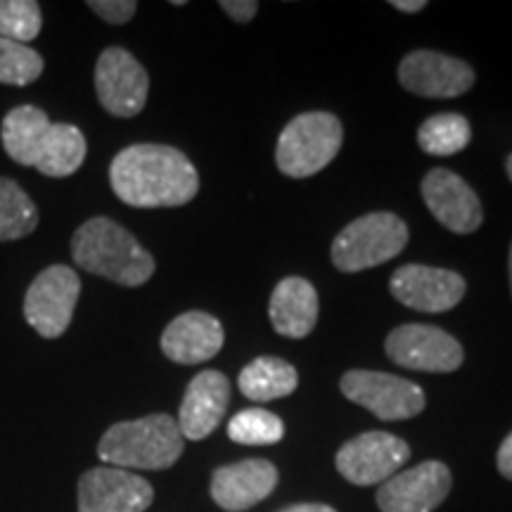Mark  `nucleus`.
<instances>
[{
  "instance_id": "nucleus-16",
  "label": "nucleus",
  "mask_w": 512,
  "mask_h": 512,
  "mask_svg": "<svg viewBox=\"0 0 512 512\" xmlns=\"http://www.w3.org/2000/svg\"><path fill=\"white\" fill-rule=\"evenodd\" d=\"M278 486V470L264 458L223 465L211 475L209 494L219 508L242 512L268 498Z\"/></svg>"
},
{
  "instance_id": "nucleus-5",
  "label": "nucleus",
  "mask_w": 512,
  "mask_h": 512,
  "mask_svg": "<svg viewBox=\"0 0 512 512\" xmlns=\"http://www.w3.org/2000/svg\"><path fill=\"white\" fill-rule=\"evenodd\" d=\"M408 245V226L396 214L375 211L351 221L332 242V264L342 273H358L392 261Z\"/></svg>"
},
{
  "instance_id": "nucleus-22",
  "label": "nucleus",
  "mask_w": 512,
  "mask_h": 512,
  "mask_svg": "<svg viewBox=\"0 0 512 512\" xmlns=\"http://www.w3.org/2000/svg\"><path fill=\"white\" fill-rule=\"evenodd\" d=\"M86 150V138H83L79 128L72 124H53L46 143L41 147L36 169L43 176L67 178L81 169Z\"/></svg>"
},
{
  "instance_id": "nucleus-15",
  "label": "nucleus",
  "mask_w": 512,
  "mask_h": 512,
  "mask_svg": "<svg viewBox=\"0 0 512 512\" xmlns=\"http://www.w3.org/2000/svg\"><path fill=\"white\" fill-rule=\"evenodd\" d=\"M422 200L432 211L434 219L451 233L470 235L479 230L484 221L482 202L477 192L463 178L448 169H432L422 178Z\"/></svg>"
},
{
  "instance_id": "nucleus-28",
  "label": "nucleus",
  "mask_w": 512,
  "mask_h": 512,
  "mask_svg": "<svg viewBox=\"0 0 512 512\" xmlns=\"http://www.w3.org/2000/svg\"><path fill=\"white\" fill-rule=\"evenodd\" d=\"M88 8H91L98 17L105 19V22L126 24L128 19L136 15L138 3H133V0H91Z\"/></svg>"
},
{
  "instance_id": "nucleus-26",
  "label": "nucleus",
  "mask_w": 512,
  "mask_h": 512,
  "mask_svg": "<svg viewBox=\"0 0 512 512\" xmlns=\"http://www.w3.org/2000/svg\"><path fill=\"white\" fill-rule=\"evenodd\" d=\"M43 74V57L24 43L0 38V83L29 86Z\"/></svg>"
},
{
  "instance_id": "nucleus-20",
  "label": "nucleus",
  "mask_w": 512,
  "mask_h": 512,
  "mask_svg": "<svg viewBox=\"0 0 512 512\" xmlns=\"http://www.w3.org/2000/svg\"><path fill=\"white\" fill-rule=\"evenodd\" d=\"M53 121L48 114L34 105L15 107L3 119V147L12 162L19 166H36L41 147L46 143Z\"/></svg>"
},
{
  "instance_id": "nucleus-13",
  "label": "nucleus",
  "mask_w": 512,
  "mask_h": 512,
  "mask_svg": "<svg viewBox=\"0 0 512 512\" xmlns=\"http://www.w3.org/2000/svg\"><path fill=\"white\" fill-rule=\"evenodd\" d=\"M152 501V484L119 467H93L79 479V512H145Z\"/></svg>"
},
{
  "instance_id": "nucleus-34",
  "label": "nucleus",
  "mask_w": 512,
  "mask_h": 512,
  "mask_svg": "<svg viewBox=\"0 0 512 512\" xmlns=\"http://www.w3.org/2000/svg\"><path fill=\"white\" fill-rule=\"evenodd\" d=\"M508 271H510V292H512V245H510V259H508Z\"/></svg>"
},
{
  "instance_id": "nucleus-21",
  "label": "nucleus",
  "mask_w": 512,
  "mask_h": 512,
  "mask_svg": "<svg viewBox=\"0 0 512 512\" xmlns=\"http://www.w3.org/2000/svg\"><path fill=\"white\" fill-rule=\"evenodd\" d=\"M299 384V375L294 366L278 356H259L249 366L242 368L238 387L249 401L266 403L290 396Z\"/></svg>"
},
{
  "instance_id": "nucleus-32",
  "label": "nucleus",
  "mask_w": 512,
  "mask_h": 512,
  "mask_svg": "<svg viewBox=\"0 0 512 512\" xmlns=\"http://www.w3.org/2000/svg\"><path fill=\"white\" fill-rule=\"evenodd\" d=\"M392 8H396V10H401V12H420V10H425L427 8V3L425 0H392Z\"/></svg>"
},
{
  "instance_id": "nucleus-25",
  "label": "nucleus",
  "mask_w": 512,
  "mask_h": 512,
  "mask_svg": "<svg viewBox=\"0 0 512 512\" xmlns=\"http://www.w3.org/2000/svg\"><path fill=\"white\" fill-rule=\"evenodd\" d=\"M230 441L242 446H273L285 437V425L266 408H245L228 422Z\"/></svg>"
},
{
  "instance_id": "nucleus-14",
  "label": "nucleus",
  "mask_w": 512,
  "mask_h": 512,
  "mask_svg": "<svg viewBox=\"0 0 512 512\" xmlns=\"http://www.w3.org/2000/svg\"><path fill=\"white\" fill-rule=\"evenodd\" d=\"M399 81L420 98H458L475 86V72L458 57L413 50L399 64Z\"/></svg>"
},
{
  "instance_id": "nucleus-7",
  "label": "nucleus",
  "mask_w": 512,
  "mask_h": 512,
  "mask_svg": "<svg viewBox=\"0 0 512 512\" xmlns=\"http://www.w3.org/2000/svg\"><path fill=\"white\" fill-rule=\"evenodd\" d=\"M81 294V280L69 266H50L36 275L24 297V318L38 335L57 339L72 323L76 302Z\"/></svg>"
},
{
  "instance_id": "nucleus-9",
  "label": "nucleus",
  "mask_w": 512,
  "mask_h": 512,
  "mask_svg": "<svg viewBox=\"0 0 512 512\" xmlns=\"http://www.w3.org/2000/svg\"><path fill=\"white\" fill-rule=\"evenodd\" d=\"M411 458V448L389 432L358 434L337 451L335 465L347 482L356 486L384 484Z\"/></svg>"
},
{
  "instance_id": "nucleus-10",
  "label": "nucleus",
  "mask_w": 512,
  "mask_h": 512,
  "mask_svg": "<svg viewBox=\"0 0 512 512\" xmlns=\"http://www.w3.org/2000/svg\"><path fill=\"white\" fill-rule=\"evenodd\" d=\"M95 91L100 105L119 119H131L143 112L150 91V76L124 48H107L95 64Z\"/></svg>"
},
{
  "instance_id": "nucleus-27",
  "label": "nucleus",
  "mask_w": 512,
  "mask_h": 512,
  "mask_svg": "<svg viewBox=\"0 0 512 512\" xmlns=\"http://www.w3.org/2000/svg\"><path fill=\"white\" fill-rule=\"evenodd\" d=\"M41 8L34 0H0V38L24 43L41 34Z\"/></svg>"
},
{
  "instance_id": "nucleus-1",
  "label": "nucleus",
  "mask_w": 512,
  "mask_h": 512,
  "mask_svg": "<svg viewBox=\"0 0 512 512\" xmlns=\"http://www.w3.org/2000/svg\"><path fill=\"white\" fill-rule=\"evenodd\" d=\"M114 195L128 207H183L195 200L200 176L181 150L169 145H131L110 164Z\"/></svg>"
},
{
  "instance_id": "nucleus-23",
  "label": "nucleus",
  "mask_w": 512,
  "mask_h": 512,
  "mask_svg": "<svg viewBox=\"0 0 512 512\" xmlns=\"http://www.w3.org/2000/svg\"><path fill=\"white\" fill-rule=\"evenodd\" d=\"M472 140V126L463 114H434L420 126L418 145L422 152L434 157H451L463 152Z\"/></svg>"
},
{
  "instance_id": "nucleus-31",
  "label": "nucleus",
  "mask_w": 512,
  "mask_h": 512,
  "mask_svg": "<svg viewBox=\"0 0 512 512\" xmlns=\"http://www.w3.org/2000/svg\"><path fill=\"white\" fill-rule=\"evenodd\" d=\"M280 512H337V510L330 508V505H325V503H299V505H292V508H285Z\"/></svg>"
},
{
  "instance_id": "nucleus-17",
  "label": "nucleus",
  "mask_w": 512,
  "mask_h": 512,
  "mask_svg": "<svg viewBox=\"0 0 512 512\" xmlns=\"http://www.w3.org/2000/svg\"><path fill=\"white\" fill-rule=\"evenodd\" d=\"M230 403V382L219 370H202L185 389L181 411H178V430L183 439L202 441L221 425Z\"/></svg>"
},
{
  "instance_id": "nucleus-18",
  "label": "nucleus",
  "mask_w": 512,
  "mask_h": 512,
  "mask_svg": "<svg viewBox=\"0 0 512 512\" xmlns=\"http://www.w3.org/2000/svg\"><path fill=\"white\" fill-rule=\"evenodd\" d=\"M223 325L204 311H188L171 320L162 335V351L169 361L197 366L211 361L223 349Z\"/></svg>"
},
{
  "instance_id": "nucleus-4",
  "label": "nucleus",
  "mask_w": 512,
  "mask_h": 512,
  "mask_svg": "<svg viewBox=\"0 0 512 512\" xmlns=\"http://www.w3.org/2000/svg\"><path fill=\"white\" fill-rule=\"evenodd\" d=\"M344 128L330 112H304L283 128L275 147L278 169L290 178H309L323 171L342 150Z\"/></svg>"
},
{
  "instance_id": "nucleus-12",
  "label": "nucleus",
  "mask_w": 512,
  "mask_h": 512,
  "mask_svg": "<svg viewBox=\"0 0 512 512\" xmlns=\"http://www.w3.org/2000/svg\"><path fill=\"white\" fill-rule=\"evenodd\" d=\"M463 275L422 264L401 266L389 280L396 302L422 313H444L456 309L465 297Z\"/></svg>"
},
{
  "instance_id": "nucleus-11",
  "label": "nucleus",
  "mask_w": 512,
  "mask_h": 512,
  "mask_svg": "<svg viewBox=\"0 0 512 512\" xmlns=\"http://www.w3.org/2000/svg\"><path fill=\"white\" fill-rule=\"evenodd\" d=\"M453 477L439 460H427L396 472L377 489V508L382 512H432L451 494Z\"/></svg>"
},
{
  "instance_id": "nucleus-3",
  "label": "nucleus",
  "mask_w": 512,
  "mask_h": 512,
  "mask_svg": "<svg viewBox=\"0 0 512 512\" xmlns=\"http://www.w3.org/2000/svg\"><path fill=\"white\" fill-rule=\"evenodd\" d=\"M185 439L178 422L166 413L117 422L102 434L98 456L119 470H166L181 458Z\"/></svg>"
},
{
  "instance_id": "nucleus-2",
  "label": "nucleus",
  "mask_w": 512,
  "mask_h": 512,
  "mask_svg": "<svg viewBox=\"0 0 512 512\" xmlns=\"http://www.w3.org/2000/svg\"><path fill=\"white\" fill-rule=\"evenodd\" d=\"M72 256L83 271L124 287L145 285L155 273V259L131 233L105 216H95L76 230Z\"/></svg>"
},
{
  "instance_id": "nucleus-33",
  "label": "nucleus",
  "mask_w": 512,
  "mask_h": 512,
  "mask_svg": "<svg viewBox=\"0 0 512 512\" xmlns=\"http://www.w3.org/2000/svg\"><path fill=\"white\" fill-rule=\"evenodd\" d=\"M505 171H508V178H510V183H512V155L505 159Z\"/></svg>"
},
{
  "instance_id": "nucleus-29",
  "label": "nucleus",
  "mask_w": 512,
  "mask_h": 512,
  "mask_svg": "<svg viewBox=\"0 0 512 512\" xmlns=\"http://www.w3.org/2000/svg\"><path fill=\"white\" fill-rule=\"evenodd\" d=\"M221 10H226V15L235 22L247 24L256 17V10H259V3L254 0H221Z\"/></svg>"
},
{
  "instance_id": "nucleus-8",
  "label": "nucleus",
  "mask_w": 512,
  "mask_h": 512,
  "mask_svg": "<svg viewBox=\"0 0 512 512\" xmlns=\"http://www.w3.org/2000/svg\"><path fill=\"white\" fill-rule=\"evenodd\" d=\"M384 351L396 366L420 373H453L463 366L465 354L456 337L434 325L406 323L389 332Z\"/></svg>"
},
{
  "instance_id": "nucleus-6",
  "label": "nucleus",
  "mask_w": 512,
  "mask_h": 512,
  "mask_svg": "<svg viewBox=\"0 0 512 512\" xmlns=\"http://www.w3.org/2000/svg\"><path fill=\"white\" fill-rule=\"evenodd\" d=\"M349 401L358 403L384 422L408 420L425 411V392L411 380L375 370H349L339 382Z\"/></svg>"
},
{
  "instance_id": "nucleus-24",
  "label": "nucleus",
  "mask_w": 512,
  "mask_h": 512,
  "mask_svg": "<svg viewBox=\"0 0 512 512\" xmlns=\"http://www.w3.org/2000/svg\"><path fill=\"white\" fill-rule=\"evenodd\" d=\"M38 226V209L12 178H0V242L27 238Z\"/></svg>"
},
{
  "instance_id": "nucleus-30",
  "label": "nucleus",
  "mask_w": 512,
  "mask_h": 512,
  "mask_svg": "<svg viewBox=\"0 0 512 512\" xmlns=\"http://www.w3.org/2000/svg\"><path fill=\"white\" fill-rule=\"evenodd\" d=\"M496 465H498V472H501L505 479H512V432L503 439L501 448H498Z\"/></svg>"
},
{
  "instance_id": "nucleus-19",
  "label": "nucleus",
  "mask_w": 512,
  "mask_h": 512,
  "mask_svg": "<svg viewBox=\"0 0 512 512\" xmlns=\"http://www.w3.org/2000/svg\"><path fill=\"white\" fill-rule=\"evenodd\" d=\"M268 316L278 335L290 339L309 337L318 323L316 287L297 275L280 280L271 294Z\"/></svg>"
}]
</instances>
